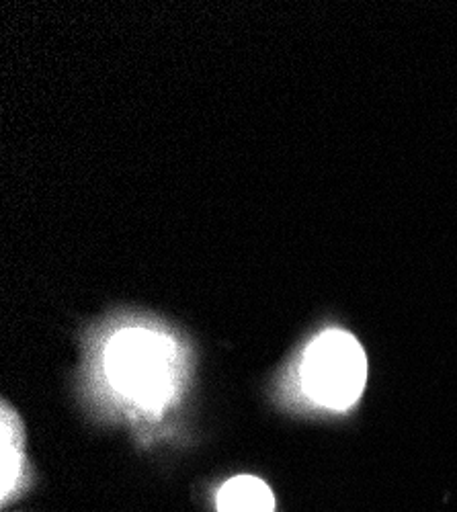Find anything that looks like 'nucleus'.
Instances as JSON below:
<instances>
[{
	"label": "nucleus",
	"instance_id": "obj_4",
	"mask_svg": "<svg viewBox=\"0 0 457 512\" xmlns=\"http://www.w3.org/2000/svg\"><path fill=\"white\" fill-rule=\"evenodd\" d=\"M218 512H275L273 490L255 476H236L228 480L216 500Z\"/></svg>",
	"mask_w": 457,
	"mask_h": 512
},
{
	"label": "nucleus",
	"instance_id": "obj_3",
	"mask_svg": "<svg viewBox=\"0 0 457 512\" xmlns=\"http://www.w3.org/2000/svg\"><path fill=\"white\" fill-rule=\"evenodd\" d=\"M29 467L25 455L23 426L9 404H3V488L0 498L7 506L29 490Z\"/></svg>",
	"mask_w": 457,
	"mask_h": 512
},
{
	"label": "nucleus",
	"instance_id": "obj_1",
	"mask_svg": "<svg viewBox=\"0 0 457 512\" xmlns=\"http://www.w3.org/2000/svg\"><path fill=\"white\" fill-rule=\"evenodd\" d=\"M103 369L115 396L142 414H162L179 398L181 349L173 336L160 330H117L105 345Z\"/></svg>",
	"mask_w": 457,
	"mask_h": 512
},
{
	"label": "nucleus",
	"instance_id": "obj_2",
	"mask_svg": "<svg viewBox=\"0 0 457 512\" xmlns=\"http://www.w3.org/2000/svg\"><path fill=\"white\" fill-rule=\"evenodd\" d=\"M300 379L314 404L335 412L347 410L361 398L365 388V351L353 334L326 330L304 351Z\"/></svg>",
	"mask_w": 457,
	"mask_h": 512
}]
</instances>
